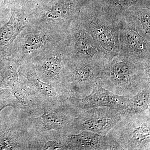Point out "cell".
I'll return each instance as SVG.
<instances>
[{
	"label": "cell",
	"mask_w": 150,
	"mask_h": 150,
	"mask_svg": "<svg viewBox=\"0 0 150 150\" xmlns=\"http://www.w3.org/2000/svg\"><path fill=\"white\" fill-rule=\"evenodd\" d=\"M150 63L119 54L105 63L97 82L112 93L131 97L150 84Z\"/></svg>",
	"instance_id": "6da1fadb"
},
{
	"label": "cell",
	"mask_w": 150,
	"mask_h": 150,
	"mask_svg": "<svg viewBox=\"0 0 150 150\" xmlns=\"http://www.w3.org/2000/svg\"><path fill=\"white\" fill-rule=\"evenodd\" d=\"M77 18L91 34L104 63L119 54L118 17L103 9L84 8Z\"/></svg>",
	"instance_id": "7a4b0ae2"
},
{
	"label": "cell",
	"mask_w": 150,
	"mask_h": 150,
	"mask_svg": "<svg viewBox=\"0 0 150 150\" xmlns=\"http://www.w3.org/2000/svg\"><path fill=\"white\" fill-rule=\"evenodd\" d=\"M66 33L34 26L28 25L14 42L8 58L16 60L20 64L29 62L63 42Z\"/></svg>",
	"instance_id": "3957f363"
},
{
	"label": "cell",
	"mask_w": 150,
	"mask_h": 150,
	"mask_svg": "<svg viewBox=\"0 0 150 150\" xmlns=\"http://www.w3.org/2000/svg\"><path fill=\"white\" fill-rule=\"evenodd\" d=\"M83 9L79 0H50L28 14V25L66 33Z\"/></svg>",
	"instance_id": "277c9868"
},
{
	"label": "cell",
	"mask_w": 150,
	"mask_h": 150,
	"mask_svg": "<svg viewBox=\"0 0 150 150\" xmlns=\"http://www.w3.org/2000/svg\"><path fill=\"white\" fill-rule=\"evenodd\" d=\"M150 112L121 115L109 134L123 150L150 149Z\"/></svg>",
	"instance_id": "5b68a950"
},
{
	"label": "cell",
	"mask_w": 150,
	"mask_h": 150,
	"mask_svg": "<svg viewBox=\"0 0 150 150\" xmlns=\"http://www.w3.org/2000/svg\"><path fill=\"white\" fill-rule=\"evenodd\" d=\"M104 64L69 60L61 84L66 98H81L88 95L97 82Z\"/></svg>",
	"instance_id": "8992f818"
},
{
	"label": "cell",
	"mask_w": 150,
	"mask_h": 150,
	"mask_svg": "<svg viewBox=\"0 0 150 150\" xmlns=\"http://www.w3.org/2000/svg\"><path fill=\"white\" fill-rule=\"evenodd\" d=\"M119 54L138 62L150 63V38L131 13L118 17Z\"/></svg>",
	"instance_id": "52a82bcc"
},
{
	"label": "cell",
	"mask_w": 150,
	"mask_h": 150,
	"mask_svg": "<svg viewBox=\"0 0 150 150\" xmlns=\"http://www.w3.org/2000/svg\"><path fill=\"white\" fill-rule=\"evenodd\" d=\"M64 43L70 61L104 63L91 34L78 18L68 27Z\"/></svg>",
	"instance_id": "ba28073f"
},
{
	"label": "cell",
	"mask_w": 150,
	"mask_h": 150,
	"mask_svg": "<svg viewBox=\"0 0 150 150\" xmlns=\"http://www.w3.org/2000/svg\"><path fill=\"white\" fill-rule=\"evenodd\" d=\"M81 110L66 99L56 107L45 108L40 116L30 118L25 128L34 130L36 134L51 130L70 134L73 122Z\"/></svg>",
	"instance_id": "9c48e42d"
},
{
	"label": "cell",
	"mask_w": 150,
	"mask_h": 150,
	"mask_svg": "<svg viewBox=\"0 0 150 150\" xmlns=\"http://www.w3.org/2000/svg\"><path fill=\"white\" fill-rule=\"evenodd\" d=\"M121 118V112L113 108L96 107L81 109L73 122L71 134L89 131L107 135Z\"/></svg>",
	"instance_id": "30bf717a"
},
{
	"label": "cell",
	"mask_w": 150,
	"mask_h": 150,
	"mask_svg": "<svg viewBox=\"0 0 150 150\" xmlns=\"http://www.w3.org/2000/svg\"><path fill=\"white\" fill-rule=\"evenodd\" d=\"M18 73V81L25 86L43 109L57 106L66 99L60 88L40 79L32 62L20 64Z\"/></svg>",
	"instance_id": "8fae6325"
},
{
	"label": "cell",
	"mask_w": 150,
	"mask_h": 150,
	"mask_svg": "<svg viewBox=\"0 0 150 150\" xmlns=\"http://www.w3.org/2000/svg\"><path fill=\"white\" fill-rule=\"evenodd\" d=\"M69 59L64 40L30 61L41 80L61 88V84Z\"/></svg>",
	"instance_id": "7c38bea8"
},
{
	"label": "cell",
	"mask_w": 150,
	"mask_h": 150,
	"mask_svg": "<svg viewBox=\"0 0 150 150\" xmlns=\"http://www.w3.org/2000/svg\"><path fill=\"white\" fill-rule=\"evenodd\" d=\"M65 150H123L111 134L102 135L89 131L64 134Z\"/></svg>",
	"instance_id": "4fadbf2b"
},
{
	"label": "cell",
	"mask_w": 150,
	"mask_h": 150,
	"mask_svg": "<svg viewBox=\"0 0 150 150\" xmlns=\"http://www.w3.org/2000/svg\"><path fill=\"white\" fill-rule=\"evenodd\" d=\"M130 97L112 93L97 82L91 92L87 96L66 99L81 110L89 108L108 107L115 108L121 112L125 109Z\"/></svg>",
	"instance_id": "5bb4252c"
},
{
	"label": "cell",
	"mask_w": 150,
	"mask_h": 150,
	"mask_svg": "<svg viewBox=\"0 0 150 150\" xmlns=\"http://www.w3.org/2000/svg\"><path fill=\"white\" fill-rule=\"evenodd\" d=\"M8 21L0 28V54L8 57L14 42L20 33L29 25L28 14L20 7L11 10Z\"/></svg>",
	"instance_id": "9a60e30c"
},
{
	"label": "cell",
	"mask_w": 150,
	"mask_h": 150,
	"mask_svg": "<svg viewBox=\"0 0 150 150\" xmlns=\"http://www.w3.org/2000/svg\"><path fill=\"white\" fill-rule=\"evenodd\" d=\"M150 84L130 97L121 115L146 112L150 110Z\"/></svg>",
	"instance_id": "2e32d148"
},
{
	"label": "cell",
	"mask_w": 150,
	"mask_h": 150,
	"mask_svg": "<svg viewBox=\"0 0 150 150\" xmlns=\"http://www.w3.org/2000/svg\"><path fill=\"white\" fill-rule=\"evenodd\" d=\"M129 13L139 21L144 32L148 37H150V13L149 9H133Z\"/></svg>",
	"instance_id": "e0dca14e"
},
{
	"label": "cell",
	"mask_w": 150,
	"mask_h": 150,
	"mask_svg": "<svg viewBox=\"0 0 150 150\" xmlns=\"http://www.w3.org/2000/svg\"><path fill=\"white\" fill-rule=\"evenodd\" d=\"M50 0H18L19 6L25 13L33 12L40 6L46 4Z\"/></svg>",
	"instance_id": "ac0fdd59"
},
{
	"label": "cell",
	"mask_w": 150,
	"mask_h": 150,
	"mask_svg": "<svg viewBox=\"0 0 150 150\" xmlns=\"http://www.w3.org/2000/svg\"><path fill=\"white\" fill-rule=\"evenodd\" d=\"M19 6L18 0H0V8L9 13L12 9Z\"/></svg>",
	"instance_id": "d6986e66"
},
{
	"label": "cell",
	"mask_w": 150,
	"mask_h": 150,
	"mask_svg": "<svg viewBox=\"0 0 150 150\" xmlns=\"http://www.w3.org/2000/svg\"><path fill=\"white\" fill-rule=\"evenodd\" d=\"M10 106H13V105L11 104H7L5 105H4V106H0V113H1V111L2 110L4 109V108Z\"/></svg>",
	"instance_id": "ffe728a7"
}]
</instances>
